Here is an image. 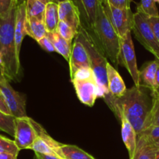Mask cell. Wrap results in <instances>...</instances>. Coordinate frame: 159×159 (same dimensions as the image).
<instances>
[{
	"label": "cell",
	"instance_id": "obj_1",
	"mask_svg": "<svg viewBox=\"0 0 159 159\" xmlns=\"http://www.w3.org/2000/svg\"><path fill=\"white\" fill-rule=\"evenodd\" d=\"M112 111L120 120L127 119L137 134L145 130L146 124L154 105L153 90L144 85H134L127 89L122 96L118 98L108 95L104 98Z\"/></svg>",
	"mask_w": 159,
	"mask_h": 159
},
{
	"label": "cell",
	"instance_id": "obj_2",
	"mask_svg": "<svg viewBox=\"0 0 159 159\" xmlns=\"http://www.w3.org/2000/svg\"><path fill=\"white\" fill-rule=\"evenodd\" d=\"M17 6L6 16L0 17V52L3 57L2 75L9 81H20L21 76L20 56L15 42V24Z\"/></svg>",
	"mask_w": 159,
	"mask_h": 159
},
{
	"label": "cell",
	"instance_id": "obj_3",
	"mask_svg": "<svg viewBox=\"0 0 159 159\" xmlns=\"http://www.w3.org/2000/svg\"><path fill=\"white\" fill-rule=\"evenodd\" d=\"M89 34L103 55L113 64L119 65L120 37L106 14L102 2H99L94 26Z\"/></svg>",
	"mask_w": 159,
	"mask_h": 159
},
{
	"label": "cell",
	"instance_id": "obj_4",
	"mask_svg": "<svg viewBox=\"0 0 159 159\" xmlns=\"http://www.w3.org/2000/svg\"><path fill=\"white\" fill-rule=\"evenodd\" d=\"M76 37L85 47L93 70L95 79L99 89V97L104 98L110 94L107 81V58L96 46L89 32L81 26Z\"/></svg>",
	"mask_w": 159,
	"mask_h": 159
},
{
	"label": "cell",
	"instance_id": "obj_5",
	"mask_svg": "<svg viewBox=\"0 0 159 159\" xmlns=\"http://www.w3.org/2000/svg\"><path fill=\"white\" fill-rule=\"evenodd\" d=\"M148 16L137 11L134 14L132 30L141 44L152 54L159 51V43L155 38L148 20Z\"/></svg>",
	"mask_w": 159,
	"mask_h": 159
},
{
	"label": "cell",
	"instance_id": "obj_6",
	"mask_svg": "<svg viewBox=\"0 0 159 159\" xmlns=\"http://www.w3.org/2000/svg\"><path fill=\"white\" fill-rule=\"evenodd\" d=\"M119 65L124 66L128 71L134 85L138 86L141 85L136 54L131 37V31L127 33L123 38H120Z\"/></svg>",
	"mask_w": 159,
	"mask_h": 159
},
{
	"label": "cell",
	"instance_id": "obj_7",
	"mask_svg": "<svg viewBox=\"0 0 159 159\" xmlns=\"http://www.w3.org/2000/svg\"><path fill=\"white\" fill-rule=\"evenodd\" d=\"M0 94L7 104L11 114L16 118L27 116L25 96L16 91L9 81L0 72Z\"/></svg>",
	"mask_w": 159,
	"mask_h": 159
},
{
	"label": "cell",
	"instance_id": "obj_8",
	"mask_svg": "<svg viewBox=\"0 0 159 159\" xmlns=\"http://www.w3.org/2000/svg\"><path fill=\"white\" fill-rule=\"evenodd\" d=\"M106 14L113 25L120 38H123L130 31L134 24V14L130 9H117L110 6L106 1L102 2Z\"/></svg>",
	"mask_w": 159,
	"mask_h": 159
},
{
	"label": "cell",
	"instance_id": "obj_9",
	"mask_svg": "<svg viewBox=\"0 0 159 159\" xmlns=\"http://www.w3.org/2000/svg\"><path fill=\"white\" fill-rule=\"evenodd\" d=\"M37 137L31 118L28 116L16 118L14 141L19 150L30 149Z\"/></svg>",
	"mask_w": 159,
	"mask_h": 159
},
{
	"label": "cell",
	"instance_id": "obj_10",
	"mask_svg": "<svg viewBox=\"0 0 159 159\" xmlns=\"http://www.w3.org/2000/svg\"><path fill=\"white\" fill-rule=\"evenodd\" d=\"M32 124L37 131L38 137L33 144L30 148L31 150L34 151L35 153L54 155V156H57L63 159L61 152V147L62 144L53 139L47 133L46 130L34 120H32Z\"/></svg>",
	"mask_w": 159,
	"mask_h": 159
},
{
	"label": "cell",
	"instance_id": "obj_11",
	"mask_svg": "<svg viewBox=\"0 0 159 159\" xmlns=\"http://www.w3.org/2000/svg\"><path fill=\"white\" fill-rule=\"evenodd\" d=\"M71 82L79 101L84 105L93 107L96 99L99 97V89L95 78L72 79Z\"/></svg>",
	"mask_w": 159,
	"mask_h": 159
},
{
	"label": "cell",
	"instance_id": "obj_12",
	"mask_svg": "<svg viewBox=\"0 0 159 159\" xmlns=\"http://www.w3.org/2000/svg\"><path fill=\"white\" fill-rule=\"evenodd\" d=\"M78 8L81 20V26L91 33L96 21L99 0H71Z\"/></svg>",
	"mask_w": 159,
	"mask_h": 159
},
{
	"label": "cell",
	"instance_id": "obj_13",
	"mask_svg": "<svg viewBox=\"0 0 159 159\" xmlns=\"http://www.w3.org/2000/svg\"><path fill=\"white\" fill-rule=\"evenodd\" d=\"M68 63H69L71 79L74 77L75 74L79 70L84 68H90L88 53H87L84 45L77 37L75 38Z\"/></svg>",
	"mask_w": 159,
	"mask_h": 159
},
{
	"label": "cell",
	"instance_id": "obj_14",
	"mask_svg": "<svg viewBox=\"0 0 159 159\" xmlns=\"http://www.w3.org/2000/svg\"><path fill=\"white\" fill-rule=\"evenodd\" d=\"M59 20L69 25L76 33L81 27V20L78 8L71 0L61 2L58 3Z\"/></svg>",
	"mask_w": 159,
	"mask_h": 159
},
{
	"label": "cell",
	"instance_id": "obj_15",
	"mask_svg": "<svg viewBox=\"0 0 159 159\" xmlns=\"http://www.w3.org/2000/svg\"><path fill=\"white\" fill-rule=\"evenodd\" d=\"M27 20L26 14V2L17 6L16 18L15 24V42L17 54L20 56L21 50L22 43L23 38L26 35V23Z\"/></svg>",
	"mask_w": 159,
	"mask_h": 159
},
{
	"label": "cell",
	"instance_id": "obj_16",
	"mask_svg": "<svg viewBox=\"0 0 159 159\" xmlns=\"http://www.w3.org/2000/svg\"><path fill=\"white\" fill-rule=\"evenodd\" d=\"M107 81L110 96L118 98L124 94L127 90L125 83L117 70L110 63L107 64Z\"/></svg>",
	"mask_w": 159,
	"mask_h": 159
},
{
	"label": "cell",
	"instance_id": "obj_17",
	"mask_svg": "<svg viewBox=\"0 0 159 159\" xmlns=\"http://www.w3.org/2000/svg\"><path fill=\"white\" fill-rule=\"evenodd\" d=\"M158 148L154 142L145 135H138V142L133 157L130 159H155V153Z\"/></svg>",
	"mask_w": 159,
	"mask_h": 159
},
{
	"label": "cell",
	"instance_id": "obj_18",
	"mask_svg": "<svg viewBox=\"0 0 159 159\" xmlns=\"http://www.w3.org/2000/svg\"><path fill=\"white\" fill-rule=\"evenodd\" d=\"M121 135L122 140L128 151L130 159L133 157L137 147L138 134L130 123L125 118H121Z\"/></svg>",
	"mask_w": 159,
	"mask_h": 159
},
{
	"label": "cell",
	"instance_id": "obj_19",
	"mask_svg": "<svg viewBox=\"0 0 159 159\" xmlns=\"http://www.w3.org/2000/svg\"><path fill=\"white\" fill-rule=\"evenodd\" d=\"M159 63L157 60L148 61L139 70L140 84L153 90Z\"/></svg>",
	"mask_w": 159,
	"mask_h": 159
},
{
	"label": "cell",
	"instance_id": "obj_20",
	"mask_svg": "<svg viewBox=\"0 0 159 159\" xmlns=\"http://www.w3.org/2000/svg\"><path fill=\"white\" fill-rule=\"evenodd\" d=\"M47 36L52 42V44L56 52L61 54L65 60L68 61L70 56H71V50H72L71 43L64 39L57 31L53 33L48 32Z\"/></svg>",
	"mask_w": 159,
	"mask_h": 159
},
{
	"label": "cell",
	"instance_id": "obj_21",
	"mask_svg": "<svg viewBox=\"0 0 159 159\" xmlns=\"http://www.w3.org/2000/svg\"><path fill=\"white\" fill-rule=\"evenodd\" d=\"M45 26L48 33H53L57 31V26L60 22L58 12V3L55 2L46 4V10L44 14Z\"/></svg>",
	"mask_w": 159,
	"mask_h": 159
},
{
	"label": "cell",
	"instance_id": "obj_22",
	"mask_svg": "<svg viewBox=\"0 0 159 159\" xmlns=\"http://www.w3.org/2000/svg\"><path fill=\"white\" fill-rule=\"evenodd\" d=\"M26 35L38 41L47 35L48 30L43 20L27 17L26 23Z\"/></svg>",
	"mask_w": 159,
	"mask_h": 159
},
{
	"label": "cell",
	"instance_id": "obj_23",
	"mask_svg": "<svg viewBox=\"0 0 159 159\" xmlns=\"http://www.w3.org/2000/svg\"><path fill=\"white\" fill-rule=\"evenodd\" d=\"M63 159H96L79 147L71 144H63L61 147Z\"/></svg>",
	"mask_w": 159,
	"mask_h": 159
},
{
	"label": "cell",
	"instance_id": "obj_24",
	"mask_svg": "<svg viewBox=\"0 0 159 159\" xmlns=\"http://www.w3.org/2000/svg\"><path fill=\"white\" fill-rule=\"evenodd\" d=\"M26 14L27 17L44 20L46 4L39 0H26Z\"/></svg>",
	"mask_w": 159,
	"mask_h": 159
},
{
	"label": "cell",
	"instance_id": "obj_25",
	"mask_svg": "<svg viewBox=\"0 0 159 159\" xmlns=\"http://www.w3.org/2000/svg\"><path fill=\"white\" fill-rule=\"evenodd\" d=\"M15 120L12 115H8L0 110V130L10 136L15 134Z\"/></svg>",
	"mask_w": 159,
	"mask_h": 159
},
{
	"label": "cell",
	"instance_id": "obj_26",
	"mask_svg": "<svg viewBox=\"0 0 159 159\" xmlns=\"http://www.w3.org/2000/svg\"><path fill=\"white\" fill-rule=\"evenodd\" d=\"M138 11L148 16H158V9L155 0H141L138 6Z\"/></svg>",
	"mask_w": 159,
	"mask_h": 159
},
{
	"label": "cell",
	"instance_id": "obj_27",
	"mask_svg": "<svg viewBox=\"0 0 159 159\" xmlns=\"http://www.w3.org/2000/svg\"><path fill=\"white\" fill-rule=\"evenodd\" d=\"M57 32L70 43H72L73 39L75 38L77 36V33L68 24L63 21H60L57 26Z\"/></svg>",
	"mask_w": 159,
	"mask_h": 159
},
{
	"label": "cell",
	"instance_id": "obj_28",
	"mask_svg": "<svg viewBox=\"0 0 159 159\" xmlns=\"http://www.w3.org/2000/svg\"><path fill=\"white\" fill-rule=\"evenodd\" d=\"M3 152L13 154L18 156L20 150L16 145L15 141L0 135V153Z\"/></svg>",
	"mask_w": 159,
	"mask_h": 159
},
{
	"label": "cell",
	"instance_id": "obj_29",
	"mask_svg": "<svg viewBox=\"0 0 159 159\" xmlns=\"http://www.w3.org/2000/svg\"><path fill=\"white\" fill-rule=\"evenodd\" d=\"M152 126H159V96H155L154 105L147 120L145 129Z\"/></svg>",
	"mask_w": 159,
	"mask_h": 159
},
{
	"label": "cell",
	"instance_id": "obj_30",
	"mask_svg": "<svg viewBox=\"0 0 159 159\" xmlns=\"http://www.w3.org/2000/svg\"><path fill=\"white\" fill-rule=\"evenodd\" d=\"M15 6H17L16 0H0V17L7 15Z\"/></svg>",
	"mask_w": 159,
	"mask_h": 159
},
{
	"label": "cell",
	"instance_id": "obj_31",
	"mask_svg": "<svg viewBox=\"0 0 159 159\" xmlns=\"http://www.w3.org/2000/svg\"><path fill=\"white\" fill-rule=\"evenodd\" d=\"M141 134L145 135L151 141L155 142V141L159 139V126H152V127H148Z\"/></svg>",
	"mask_w": 159,
	"mask_h": 159
},
{
	"label": "cell",
	"instance_id": "obj_32",
	"mask_svg": "<svg viewBox=\"0 0 159 159\" xmlns=\"http://www.w3.org/2000/svg\"><path fill=\"white\" fill-rule=\"evenodd\" d=\"M109 5L117 9H130L131 0H104Z\"/></svg>",
	"mask_w": 159,
	"mask_h": 159
},
{
	"label": "cell",
	"instance_id": "obj_33",
	"mask_svg": "<svg viewBox=\"0 0 159 159\" xmlns=\"http://www.w3.org/2000/svg\"><path fill=\"white\" fill-rule=\"evenodd\" d=\"M148 20L151 26H152L154 35H155L157 41L159 43V16H149Z\"/></svg>",
	"mask_w": 159,
	"mask_h": 159
},
{
	"label": "cell",
	"instance_id": "obj_34",
	"mask_svg": "<svg viewBox=\"0 0 159 159\" xmlns=\"http://www.w3.org/2000/svg\"><path fill=\"white\" fill-rule=\"evenodd\" d=\"M37 43L44 51H48V52H54V51H55L54 46L52 44V42L47 35L42 39H40V40H38Z\"/></svg>",
	"mask_w": 159,
	"mask_h": 159
},
{
	"label": "cell",
	"instance_id": "obj_35",
	"mask_svg": "<svg viewBox=\"0 0 159 159\" xmlns=\"http://www.w3.org/2000/svg\"><path fill=\"white\" fill-rule=\"evenodd\" d=\"M0 110L8 115H12L11 114V112L10 110H9V107H8L7 104H6V102H5L4 99H3V97L2 96L1 94H0Z\"/></svg>",
	"mask_w": 159,
	"mask_h": 159
},
{
	"label": "cell",
	"instance_id": "obj_36",
	"mask_svg": "<svg viewBox=\"0 0 159 159\" xmlns=\"http://www.w3.org/2000/svg\"><path fill=\"white\" fill-rule=\"evenodd\" d=\"M153 93L155 96H159V65L158 68V71H157L156 78H155V86H154L153 89Z\"/></svg>",
	"mask_w": 159,
	"mask_h": 159
},
{
	"label": "cell",
	"instance_id": "obj_37",
	"mask_svg": "<svg viewBox=\"0 0 159 159\" xmlns=\"http://www.w3.org/2000/svg\"><path fill=\"white\" fill-rule=\"evenodd\" d=\"M35 156L38 159H61L57 156H54V155H43V154L40 153H35Z\"/></svg>",
	"mask_w": 159,
	"mask_h": 159
},
{
	"label": "cell",
	"instance_id": "obj_38",
	"mask_svg": "<svg viewBox=\"0 0 159 159\" xmlns=\"http://www.w3.org/2000/svg\"><path fill=\"white\" fill-rule=\"evenodd\" d=\"M0 159H17V155L3 152V153H0Z\"/></svg>",
	"mask_w": 159,
	"mask_h": 159
},
{
	"label": "cell",
	"instance_id": "obj_39",
	"mask_svg": "<svg viewBox=\"0 0 159 159\" xmlns=\"http://www.w3.org/2000/svg\"><path fill=\"white\" fill-rule=\"evenodd\" d=\"M3 69V57L2 55L1 52H0V72L2 73Z\"/></svg>",
	"mask_w": 159,
	"mask_h": 159
},
{
	"label": "cell",
	"instance_id": "obj_40",
	"mask_svg": "<svg viewBox=\"0 0 159 159\" xmlns=\"http://www.w3.org/2000/svg\"><path fill=\"white\" fill-rule=\"evenodd\" d=\"M26 2V0H16L17 6H20V5H21V4H23V3Z\"/></svg>",
	"mask_w": 159,
	"mask_h": 159
},
{
	"label": "cell",
	"instance_id": "obj_41",
	"mask_svg": "<svg viewBox=\"0 0 159 159\" xmlns=\"http://www.w3.org/2000/svg\"><path fill=\"white\" fill-rule=\"evenodd\" d=\"M39 1L42 2H43L44 4H48V3L51 2H55V0H39Z\"/></svg>",
	"mask_w": 159,
	"mask_h": 159
},
{
	"label": "cell",
	"instance_id": "obj_42",
	"mask_svg": "<svg viewBox=\"0 0 159 159\" xmlns=\"http://www.w3.org/2000/svg\"><path fill=\"white\" fill-rule=\"evenodd\" d=\"M154 55H155V57H156V60L159 62V51H158V52H156V53H155V54H154Z\"/></svg>",
	"mask_w": 159,
	"mask_h": 159
},
{
	"label": "cell",
	"instance_id": "obj_43",
	"mask_svg": "<svg viewBox=\"0 0 159 159\" xmlns=\"http://www.w3.org/2000/svg\"><path fill=\"white\" fill-rule=\"evenodd\" d=\"M155 159H159V148H158L155 153Z\"/></svg>",
	"mask_w": 159,
	"mask_h": 159
},
{
	"label": "cell",
	"instance_id": "obj_44",
	"mask_svg": "<svg viewBox=\"0 0 159 159\" xmlns=\"http://www.w3.org/2000/svg\"><path fill=\"white\" fill-rule=\"evenodd\" d=\"M154 144H155V146H156L158 148H159V139L157 140V141H155V142H154Z\"/></svg>",
	"mask_w": 159,
	"mask_h": 159
},
{
	"label": "cell",
	"instance_id": "obj_45",
	"mask_svg": "<svg viewBox=\"0 0 159 159\" xmlns=\"http://www.w3.org/2000/svg\"><path fill=\"white\" fill-rule=\"evenodd\" d=\"M63 1H66V0H55V2L59 3L61 2H63Z\"/></svg>",
	"mask_w": 159,
	"mask_h": 159
},
{
	"label": "cell",
	"instance_id": "obj_46",
	"mask_svg": "<svg viewBox=\"0 0 159 159\" xmlns=\"http://www.w3.org/2000/svg\"><path fill=\"white\" fill-rule=\"evenodd\" d=\"M155 2H158V3H159V0H155Z\"/></svg>",
	"mask_w": 159,
	"mask_h": 159
},
{
	"label": "cell",
	"instance_id": "obj_47",
	"mask_svg": "<svg viewBox=\"0 0 159 159\" xmlns=\"http://www.w3.org/2000/svg\"><path fill=\"white\" fill-rule=\"evenodd\" d=\"M34 159H38V158H37V157H36V156H35V155H34Z\"/></svg>",
	"mask_w": 159,
	"mask_h": 159
},
{
	"label": "cell",
	"instance_id": "obj_48",
	"mask_svg": "<svg viewBox=\"0 0 159 159\" xmlns=\"http://www.w3.org/2000/svg\"><path fill=\"white\" fill-rule=\"evenodd\" d=\"M99 1H100L101 2H104V0H99Z\"/></svg>",
	"mask_w": 159,
	"mask_h": 159
},
{
	"label": "cell",
	"instance_id": "obj_49",
	"mask_svg": "<svg viewBox=\"0 0 159 159\" xmlns=\"http://www.w3.org/2000/svg\"><path fill=\"white\" fill-rule=\"evenodd\" d=\"M0 131H1V130H0Z\"/></svg>",
	"mask_w": 159,
	"mask_h": 159
}]
</instances>
